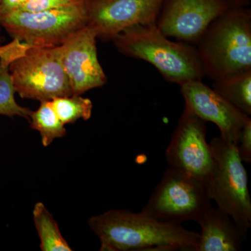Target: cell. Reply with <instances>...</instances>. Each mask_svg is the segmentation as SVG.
I'll return each instance as SVG.
<instances>
[{
    "mask_svg": "<svg viewBox=\"0 0 251 251\" xmlns=\"http://www.w3.org/2000/svg\"><path fill=\"white\" fill-rule=\"evenodd\" d=\"M89 226L101 251H193L199 233L126 209H111L91 218Z\"/></svg>",
    "mask_w": 251,
    "mask_h": 251,
    "instance_id": "cell-1",
    "label": "cell"
},
{
    "mask_svg": "<svg viewBox=\"0 0 251 251\" xmlns=\"http://www.w3.org/2000/svg\"><path fill=\"white\" fill-rule=\"evenodd\" d=\"M196 47L204 75L213 81L251 71V9L229 8L211 23Z\"/></svg>",
    "mask_w": 251,
    "mask_h": 251,
    "instance_id": "cell-2",
    "label": "cell"
},
{
    "mask_svg": "<svg viewBox=\"0 0 251 251\" xmlns=\"http://www.w3.org/2000/svg\"><path fill=\"white\" fill-rule=\"evenodd\" d=\"M112 41L120 53L152 64L172 83L180 86L205 77L196 46L171 41L156 23L127 28Z\"/></svg>",
    "mask_w": 251,
    "mask_h": 251,
    "instance_id": "cell-3",
    "label": "cell"
},
{
    "mask_svg": "<svg viewBox=\"0 0 251 251\" xmlns=\"http://www.w3.org/2000/svg\"><path fill=\"white\" fill-rule=\"evenodd\" d=\"M209 143L214 166L205 182L209 197L248 234L251 227L249 177L237 145L221 136L213 138Z\"/></svg>",
    "mask_w": 251,
    "mask_h": 251,
    "instance_id": "cell-4",
    "label": "cell"
},
{
    "mask_svg": "<svg viewBox=\"0 0 251 251\" xmlns=\"http://www.w3.org/2000/svg\"><path fill=\"white\" fill-rule=\"evenodd\" d=\"M204 181L168 167L141 212L166 224L198 223L211 206Z\"/></svg>",
    "mask_w": 251,
    "mask_h": 251,
    "instance_id": "cell-5",
    "label": "cell"
},
{
    "mask_svg": "<svg viewBox=\"0 0 251 251\" xmlns=\"http://www.w3.org/2000/svg\"><path fill=\"white\" fill-rule=\"evenodd\" d=\"M9 71L16 93L39 101L73 95L62 62L60 46L27 49L11 62Z\"/></svg>",
    "mask_w": 251,
    "mask_h": 251,
    "instance_id": "cell-6",
    "label": "cell"
},
{
    "mask_svg": "<svg viewBox=\"0 0 251 251\" xmlns=\"http://www.w3.org/2000/svg\"><path fill=\"white\" fill-rule=\"evenodd\" d=\"M87 25L86 0L39 12L14 11L0 18V27L13 39L38 47L61 46Z\"/></svg>",
    "mask_w": 251,
    "mask_h": 251,
    "instance_id": "cell-7",
    "label": "cell"
},
{
    "mask_svg": "<svg viewBox=\"0 0 251 251\" xmlns=\"http://www.w3.org/2000/svg\"><path fill=\"white\" fill-rule=\"evenodd\" d=\"M206 122L184 106L166 151L168 166L206 182L214 166Z\"/></svg>",
    "mask_w": 251,
    "mask_h": 251,
    "instance_id": "cell-8",
    "label": "cell"
},
{
    "mask_svg": "<svg viewBox=\"0 0 251 251\" xmlns=\"http://www.w3.org/2000/svg\"><path fill=\"white\" fill-rule=\"evenodd\" d=\"M232 6L227 0H163L156 25L168 37L196 46L211 23Z\"/></svg>",
    "mask_w": 251,
    "mask_h": 251,
    "instance_id": "cell-9",
    "label": "cell"
},
{
    "mask_svg": "<svg viewBox=\"0 0 251 251\" xmlns=\"http://www.w3.org/2000/svg\"><path fill=\"white\" fill-rule=\"evenodd\" d=\"M163 0H86L87 25L97 39L112 41L137 25L156 23Z\"/></svg>",
    "mask_w": 251,
    "mask_h": 251,
    "instance_id": "cell-10",
    "label": "cell"
},
{
    "mask_svg": "<svg viewBox=\"0 0 251 251\" xmlns=\"http://www.w3.org/2000/svg\"><path fill=\"white\" fill-rule=\"evenodd\" d=\"M185 106L205 122L217 126L220 136L237 145L243 127L251 117L232 105L202 80H194L180 85Z\"/></svg>",
    "mask_w": 251,
    "mask_h": 251,
    "instance_id": "cell-11",
    "label": "cell"
},
{
    "mask_svg": "<svg viewBox=\"0 0 251 251\" xmlns=\"http://www.w3.org/2000/svg\"><path fill=\"white\" fill-rule=\"evenodd\" d=\"M97 40L95 32L87 25L60 46L63 67L74 95L103 87L108 80L99 62Z\"/></svg>",
    "mask_w": 251,
    "mask_h": 251,
    "instance_id": "cell-12",
    "label": "cell"
},
{
    "mask_svg": "<svg viewBox=\"0 0 251 251\" xmlns=\"http://www.w3.org/2000/svg\"><path fill=\"white\" fill-rule=\"evenodd\" d=\"M198 224L201 232L193 251H239L247 238L228 214L212 206Z\"/></svg>",
    "mask_w": 251,
    "mask_h": 251,
    "instance_id": "cell-13",
    "label": "cell"
},
{
    "mask_svg": "<svg viewBox=\"0 0 251 251\" xmlns=\"http://www.w3.org/2000/svg\"><path fill=\"white\" fill-rule=\"evenodd\" d=\"M27 44L13 39L10 44L0 46V115L29 119L32 110L21 106L15 99L16 90L9 71L11 62L27 48Z\"/></svg>",
    "mask_w": 251,
    "mask_h": 251,
    "instance_id": "cell-14",
    "label": "cell"
},
{
    "mask_svg": "<svg viewBox=\"0 0 251 251\" xmlns=\"http://www.w3.org/2000/svg\"><path fill=\"white\" fill-rule=\"evenodd\" d=\"M212 88L238 110L251 115V70L214 81Z\"/></svg>",
    "mask_w": 251,
    "mask_h": 251,
    "instance_id": "cell-15",
    "label": "cell"
},
{
    "mask_svg": "<svg viewBox=\"0 0 251 251\" xmlns=\"http://www.w3.org/2000/svg\"><path fill=\"white\" fill-rule=\"evenodd\" d=\"M33 219L42 251H72L61 234L58 225L44 203H36L33 209Z\"/></svg>",
    "mask_w": 251,
    "mask_h": 251,
    "instance_id": "cell-16",
    "label": "cell"
},
{
    "mask_svg": "<svg viewBox=\"0 0 251 251\" xmlns=\"http://www.w3.org/2000/svg\"><path fill=\"white\" fill-rule=\"evenodd\" d=\"M29 120L31 128L40 133L44 147L49 146L54 139L62 138L67 134L65 125L54 111L51 100L41 101L39 108L31 112Z\"/></svg>",
    "mask_w": 251,
    "mask_h": 251,
    "instance_id": "cell-17",
    "label": "cell"
},
{
    "mask_svg": "<svg viewBox=\"0 0 251 251\" xmlns=\"http://www.w3.org/2000/svg\"><path fill=\"white\" fill-rule=\"evenodd\" d=\"M51 104L64 125L75 123L80 119L87 121L92 117V100L81 95L57 97L51 100Z\"/></svg>",
    "mask_w": 251,
    "mask_h": 251,
    "instance_id": "cell-18",
    "label": "cell"
},
{
    "mask_svg": "<svg viewBox=\"0 0 251 251\" xmlns=\"http://www.w3.org/2000/svg\"><path fill=\"white\" fill-rule=\"evenodd\" d=\"M82 1L83 0H27L16 11L39 12L58 9Z\"/></svg>",
    "mask_w": 251,
    "mask_h": 251,
    "instance_id": "cell-19",
    "label": "cell"
},
{
    "mask_svg": "<svg viewBox=\"0 0 251 251\" xmlns=\"http://www.w3.org/2000/svg\"><path fill=\"white\" fill-rule=\"evenodd\" d=\"M237 150L243 162H251V119L245 124L241 130L237 143Z\"/></svg>",
    "mask_w": 251,
    "mask_h": 251,
    "instance_id": "cell-20",
    "label": "cell"
},
{
    "mask_svg": "<svg viewBox=\"0 0 251 251\" xmlns=\"http://www.w3.org/2000/svg\"><path fill=\"white\" fill-rule=\"evenodd\" d=\"M27 0H1L0 1V18L5 15L16 11Z\"/></svg>",
    "mask_w": 251,
    "mask_h": 251,
    "instance_id": "cell-21",
    "label": "cell"
},
{
    "mask_svg": "<svg viewBox=\"0 0 251 251\" xmlns=\"http://www.w3.org/2000/svg\"><path fill=\"white\" fill-rule=\"evenodd\" d=\"M232 6H249L251 0H227Z\"/></svg>",
    "mask_w": 251,
    "mask_h": 251,
    "instance_id": "cell-22",
    "label": "cell"
},
{
    "mask_svg": "<svg viewBox=\"0 0 251 251\" xmlns=\"http://www.w3.org/2000/svg\"><path fill=\"white\" fill-rule=\"evenodd\" d=\"M1 42H2V41H1V34H0V46H1Z\"/></svg>",
    "mask_w": 251,
    "mask_h": 251,
    "instance_id": "cell-23",
    "label": "cell"
},
{
    "mask_svg": "<svg viewBox=\"0 0 251 251\" xmlns=\"http://www.w3.org/2000/svg\"><path fill=\"white\" fill-rule=\"evenodd\" d=\"M0 1H1V0H0Z\"/></svg>",
    "mask_w": 251,
    "mask_h": 251,
    "instance_id": "cell-24",
    "label": "cell"
}]
</instances>
